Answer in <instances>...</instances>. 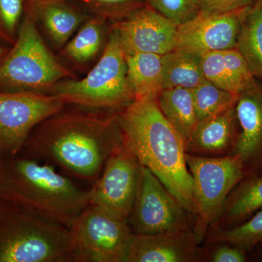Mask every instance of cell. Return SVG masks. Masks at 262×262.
I'll return each mask as SVG.
<instances>
[{
  "label": "cell",
  "mask_w": 262,
  "mask_h": 262,
  "mask_svg": "<svg viewBox=\"0 0 262 262\" xmlns=\"http://www.w3.org/2000/svg\"><path fill=\"white\" fill-rule=\"evenodd\" d=\"M122 144L117 112L66 105L34 127L18 155L92 184Z\"/></svg>",
  "instance_id": "obj_1"
},
{
  "label": "cell",
  "mask_w": 262,
  "mask_h": 262,
  "mask_svg": "<svg viewBox=\"0 0 262 262\" xmlns=\"http://www.w3.org/2000/svg\"><path fill=\"white\" fill-rule=\"evenodd\" d=\"M123 142L195 219L194 184L185 144L160 111L156 99H135L117 112Z\"/></svg>",
  "instance_id": "obj_2"
},
{
  "label": "cell",
  "mask_w": 262,
  "mask_h": 262,
  "mask_svg": "<svg viewBox=\"0 0 262 262\" xmlns=\"http://www.w3.org/2000/svg\"><path fill=\"white\" fill-rule=\"evenodd\" d=\"M0 203L70 229L89 206L90 189L78 187L51 164L17 155L0 158Z\"/></svg>",
  "instance_id": "obj_3"
},
{
  "label": "cell",
  "mask_w": 262,
  "mask_h": 262,
  "mask_svg": "<svg viewBox=\"0 0 262 262\" xmlns=\"http://www.w3.org/2000/svg\"><path fill=\"white\" fill-rule=\"evenodd\" d=\"M0 262H78L70 229L0 203Z\"/></svg>",
  "instance_id": "obj_4"
},
{
  "label": "cell",
  "mask_w": 262,
  "mask_h": 262,
  "mask_svg": "<svg viewBox=\"0 0 262 262\" xmlns=\"http://www.w3.org/2000/svg\"><path fill=\"white\" fill-rule=\"evenodd\" d=\"M37 25L32 10L26 12L16 40L0 61V91L49 94L57 82L76 78L48 49Z\"/></svg>",
  "instance_id": "obj_5"
},
{
  "label": "cell",
  "mask_w": 262,
  "mask_h": 262,
  "mask_svg": "<svg viewBox=\"0 0 262 262\" xmlns=\"http://www.w3.org/2000/svg\"><path fill=\"white\" fill-rule=\"evenodd\" d=\"M49 94L67 105L118 112L136 99L128 75L125 55L117 31L110 27L102 55L83 79L57 82Z\"/></svg>",
  "instance_id": "obj_6"
},
{
  "label": "cell",
  "mask_w": 262,
  "mask_h": 262,
  "mask_svg": "<svg viewBox=\"0 0 262 262\" xmlns=\"http://www.w3.org/2000/svg\"><path fill=\"white\" fill-rule=\"evenodd\" d=\"M186 162L193 179L196 207L192 232L201 244L229 194L247 173L244 161L237 155L203 157L186 153Z\"/></svg>",
  "instance_id": "obj_7"
},
{
  "label": "cell",
  "mask_w": 262,
  "mask_h": 262,
  "mask_svg": "<svg viewBox=\"0 0 262 262\" xmlns=\"http://www.w3.org/2000/svg\"><path fill=\"white\" fill-rule=\"evenodd\" d=\"M70 230L78 262H127L134 235L127 220L89 205Z\"/></svg>",
  "instance_id": "obj_8"
},
{
  "label": "cell",
  "mask_w": 262,
  "mask_h": 262,
  "mask_svg": "<svg viewBox=\"0 0 262 262\" xmlns=\"http://www.w3.org/2000/svg\"><path fill=\"white\" fill-rule=\"evenodd\" d=\"M66 105L54 95L0 91V158L18 155L34 127Z\"/></svg>",
  "instance_id": "obj_9"
},
{
  "label": "cell",
  "mask_w": 262,
  "mask_h": 262,
  "mask_svg": "<svg viewBox=\"0 0 262 262\" xmlns=\"http://www.w3.org/2000/svg\"><path fill=\"white\" fill-rule=\"evenodd\" d=\"M195 219L156 176L142 166L140 184L127 222L134 234L192 229Z\"/></svg>",
  "instance_id": "obj_10"
},
{
  "label": "cell",
  "mask_w": 262,
  "mask_h": 262,
  "mask_svg": "<svg viewBox=\"0 0 262 262\" xmlns=\"http://www.w3.org/2000/svg\"><path fill=\"white\" fill-rule=\"evenodd\" d=\"M141 169L136 155L123 142L108 157L90 188V205L127 220L139 190Z\"/></svg>",
  "instance_id": "obj_11"
},
{
  "label": "cell",
  "mask_w": 262,
  "mask_h": 262,
  "mask_svg": "<svg viewBox=\"0 0 262 262\" xmlns=\"http://www.w3.org/2000/svg\"><path fill=\"white\" fill-rule=\"evenodd\" d=\"M125 56L148 53L166 54L177 47L178 25L151 7H142L115 22Z\"/></svg>",
  "instance_id": "obj_12"
},
{
  "label": "cell",
  "mask_w": 262,
  "mask_h": 262,
  "mask_svg": "<svg viewBox=\"0 0 262 262\" xmlns=\"http://www.w3.org/2000/svg\"><path fill=\"white\" fill-rule=\"evenodd\" d=\"M248 8L225 13L200 11L178 26L176 48L201 56L208 52L237 48L243 18Z\"/></svg>",
  "instance_id": "obj_13"
},
{
  "label": "cell",
  "mask_w": 262,
  "mask_h": 262,
  "mask_svg": "<svg viewBox=\"0 0 262 262\" xmlns=\"http://www.w3.org/2000/svg\"><path fill=\"white\" fill-rule=\"evenodd\" d=\"M239 125L237 141L229 155L244 161L246 177L262 171V83L254 80L238 95L235 104Z\"/></svg>",
  "instance_id": "obj_14"
},
{
  "label": "cell",
  "mask_w": 262,
  "mask_h": 262,
  "mask_svg": "<svg viewBox=\"0 0 262 262\" xmlns=\"http://www.w3.org/2000/svg\"><path fill=\"white\" fill-rule=\"evenodd\" d=\"M192 229L134 234L127 262H194L204 257Z\"/></svg>",
  "instance_id": "obj_15"
},
{
  "label": "cell",
  "mask_w": 262,
  "mask_h": 262,
  "mask_svg": "<svg viewBox=\"0 0 262 262\" xmlns=\"http://www.w3.org/2000/svg\"><path fill=\"white\" fill-rule=\"evenodd\" d=\"M237 124L235 106L199 120L185 144L186 152L203 157L230 154L239 134Z\"/></svg>",
  "instance_id": "obj_16"
},
{
  "label": "cell",
  "mask_w": 262,
  "mask_h": 262,
  "mask_svg": "<svg viewBox=\"0 0 262 262\" xmlns=\"http://www.w3.org/2000/svg\"><path fill=\"white\" fill-rule=\"evenodd\" d=\"M262 208V174L247 177L229 194L213 225L227 229L239 225Z\"/></svg>",
  "instance_id": "obj_17"
},
{
  "label": "cell",
  "mask_w": 262,
  "mask_h": 262,
  "mask_svg": "<svg viewBox=\"0 0 262 262\" xmlns=\"http://www.w3.org/2000/svg\"><path fill=\"white\" fill-rule=\"evenodd\" d=\"M37 8L32 10L37 21L56 47L66 46L84 21L77 10L55 0H35Z\"/></svg>",
  "instance_id": "obj_18"
},
{
  "label": "cell",
  "mask_w": 262,
  "mask_h": 262,
  "mask_svg": "<svg viewBox=\"0 0 262 262\" xmlns=\"http://www.w3.org/2000/svg\"><path fill=\"white\" fill-rule=\"evenodd\" d=\"M127 75L136 99H158L163 90V56L140 53L125 56Z\"/></svg>",
  "instance_id": "obj_19"
},
{
  "label": "cell",
  "mask_w": 262,
  "mask_h": 262,
  "mask_svg": "<svg viewBox=\"0 0 262 262\" xmlns=\"http://www.w3.org/2000/svg\"><path fill=\"white\" fill-rule=\"evenodd\" d=\"M157 102L164 116L186 144L198 122L192 90L184 88L163 89Z\"/></svg>",
  "instance_id": "obj_20"
},
{
  "label": "cell",
  "mask_w": 262,
  "mask_h": 262,
  "mask_svg": "<svg viewBox=\"0 0 262 262\" xmlns=\"http://www.w3.org/2000/svg\"><path fill=\"white\" fill-rule=\"evenodd\" d=\"M163 89L192 90L206 81L201 56L185 50L174 49L163 56Z\"/></svg>",
  "instance_id": "obj_21"
},
{
  "label": "cell",
  "mask_w": 262,
  "mask_h": 262,
  "mask_svg": "<svg viewBox=\"0 0 262 262\" xmlns=\"http://www.w3.org/2000/svg\"><path fill=\"white\" fill-rule=\"evenodd\" d=\"M106 21L96 16L84 20L73 38L66 44L61 56L79 64L94 59L107 42Z\"/></svg>",
  "instance_id": "obj_22"
},
{
  "label": "cell",
  "mask_w": 262,
  "mask_h": 262,
  "mask_svg": "<svg viewBox=\"0 0 262 262\" xmlns=\"http://www.w3.org/2000/svg\"><path fill=\"white\" fill-rule=\"evenodd\" d=\"M237 49L253 77L262 82V0H257L245 13Z\"/></svg>",
  "instance_id": "obj_23"
},
{
  "label": "cell",
  "mask_w": 262,
  "mask_h": 262,
  "mask_svg": "<svg viewBox=\"0 0 262 262\" xmlns=\"http://www.w3.org/2000/svg\"><path fill=\"white\" fill-rule=\"evenodd\" d=\"M208 244H226L241 249H252L262 243V208L239 225L227 229H214Z\"/></svg>",
  "instance_id": "obj_24"
},
{
  "label": "cell",
  "mask_w": 262,
  "mask_h": 262,
  "mask_svg": "<svg viewBox=\"0 0 262 262\" xmlns=\"http://www.w3.org/2000/svg\"><path fill=\"white\" fill-rule=\"evenodd\" d=\"M192 91L198 121L233 107L238 97L207 80Z\"/></svg>",
  "instance_id": "obj_25"
},
{
  "label": "cell",
  "mask_w": 262,
  "mask_h": 262,
  "mask_svg": "<svg viewBox=\"0 0 262 262\" xmlns=\"http://www.w3.org/2000/svg\"><path fill=\"white\" fill-rule=\"evenodd\" d=\"M202 70L205 78L216 87L237 94L233 82L229 77L224 60L223 51H212L201 56Z\"/></svg>",
  "instance_id": "obj_26"
},
{
  "label": "cell",
  "mask_w": 262,
  "mask_h": 262,
  "mask_svg": "<svg viewBox=\"0 0 262 262\" xmlns=\"http://www.w3.org/2000/svg\"><path fill=\"white\" fill-rule=\"evenodd\" d=\"M24 10V0H0V39L14 44Z\"/></svg>",
  "instance_id": "obj_27"
},
{
  "label": "cell",
  "mask_w": 262,
  "mask_h": 262,
  "mask_svg": "<svg viewBox=\"0 0 262 262\" xmlns=\"http://www.w3.org/2000/svg\"><path fill=\"white\" fill-rule=\"evenodd\" d=\"M151 8L177 25L185 23L200 13L198 0H147Z\"/></svg>",
  "instance_id": "obj_28"
},
{
  "label": "cell",
  "mask_w": 262,
  "mask_h": 262,
  "mask_svg": "<svg viewBox=\"0 0 262 262\" xmlns=\"http://www.w3.org/2000/svg\"><path fill=\"white\" fill-rule=\"evenodd\" d=\"M96 17L116 22L142 8L137 0H82Z\"/></svg>",
  "instance_id": "obj_29"
},
{
  "label": "cell",
  "mask_w": 262,
  "mask_h": 262,
  "mask_svg": "<svg viewBox=\"0 0 262 262\" xmlns=\"http://www.w3.org/2000/svg\"><path fill=\"white\" fill-rule=\"evenodd\" d=\"M224 60L237 94H241L256 80L244 57L237 48L223 51Z\"/></svg>",
  "instance_id": "obj_30"
},
{
  "label": "cell",
  "mask_w": 262,
  "mask_h": 262,
  "mask_svg": "<svg viewBox=\"0 0 262 262\" xmlns=\"http://www.w3.org/2000/svg\"><path fill=\"white\" fill-rule=\"evenodd\" d=\"M200 10L206 13H230L251 8L257 0H198Z\"/></svg>",
  "instance_id": "obj_31"
},
{
  "label": "cell",
  "mask_w": 262,
  "mask_h": 262,
  "mask_svg": "<svg viewBox=\"0 0 262 262\" xmlns=\"http://www.w3.org/2000/svg\"><path fill=\"white\" fill-rule=\"evenodd\" d=\"M217 248L211 256L213 262H244L246 256L244 250L237 246L225 244Z\"/></svg>",
  "instance_id": "obj_32"
},
{
  "label": "cell",
  "mask_w": 262,
  "mask_h": 262,
  "mask_svg": "<svg viewBox=\"0 0 262 262\" xmlns=\"http://www.w3.org/2000/svg\"><path fill=\"white\" fill-rule=\"evenodd\" d=\"M10 48H8L0 44V61L4 58L5 55L9 51Z\"/></svg>",
  "instance_id": "obj_33"
},
{
  "label": "cell",
  "mask_w": 262,
  "mask_h": 262,
  "mask_svg": "<svg viewBox=\"0 0 262 262\" xmlns=\"http://www.w3.org/2000/svg\"><path fill=\"white\" fill-rule=\"evenodd\" d=\"M260 256H261V257L262 258V248H261V251H260Z\"/></svg>",
  "instance_id": "obj_34"
},
{
  "label": "cell",
  "mask_w": 262,
  "mask_h": 262,
  "mask_svg": "<svg viewBox=\"0 0 262 262\" xmlns=\"http://www.w3.org/2000/svg\"><path fill=\"white\" fill-rule=\"evenodd\" d=\"M32 1H35V0H32Z\"/></svg>",
  "instance_id": "obj_35"
}]
</instances>
